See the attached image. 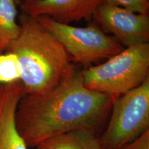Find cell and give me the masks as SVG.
<instances>
[{
  "label": "cell",
  "instance_id": "1",
  "mask_svg": "<svg viewBox=\"0 0 149 149\" xmlns=\"http://www.w3.org/2000/svg\"><path fill=\"white\" fill-rule=\"evenodd\" d=\"M115 100L87 88L74 68L52 90L24 95L16 109L17 129L29 148L73 130L97 133L107 122Z\"/></svg>",
  "mask_w": 149,
  "mask_h": 149
},
{
  "label": "cell",
  "instance_id": "2",
  "mask_svg": "<svg viewBox=\"0 0 149 149\" xmlns=\"http://www.w3.org/2000/svg\"><path fill=\"white\" fill-rule=\"evenodd\" d=\"M19 26L6 52L17 56L25 94H43L57 86L74 66L62 44L36 18L22 13Z\"/></svg>",
  "mask_w": 149,
  "mask_h": 149
},
{
  "label": "cell",
  "instance_id": "3",
  "mask_svg": "<svg viewBox=\"0 0 149 149\" xmlns=\"http://www.w3.org/2000/svg\"><path fill=\"white\" fill-rule=\"evenodd\" d=\"M149 43L124 48L105 62L80 72L87 88L117 99L149 78Z\"/></svg>",
  "mask_w": 149,
  "mask_h": 149
},
{
  "label": "cell",
  "instance_id": "4",
  "mask_svg": "<svg viewBox=\"0 0 149 149\" xmlns=\"http://www.w3.org/2000/svg\"><path fill=\"white\" fill-rule=\"evenodd\" d=\"M100 141L103 149H122L149 130V78L115 99Z\"/></svg>",
  "mask_w": 149,
  "mask_h": 149
},
{
  "label": "cell",
  "instance_id": "5",
  "mask_svg": "<svg viewBox=\"0 0 149 149\" xmlns=\"http://www.w3.org/2000/svg\"><path fill=\"white\" fill-rule=\"evenodd\" d=\"M35 18L62 44L72 61L85 67L108 59L124 48L95 24L75 27L46 16Z\"/></svg>",
  "mask_w": 149,
  "mask_h": 149
},
{
  "label": "cell",
  "instance_id": "6",
  "mask_svg": "<svg viewBox=\"0 0 149 149\" xmlns=\"http://www.w3.org/2000/svg\"><path fill=\"white\" fill-rule=\"evenodd\" d=\"M97 23L114 35L123 47L149 42L148 14H141L117 6L102 3L93 15Z\"/></svg>",
  "mask_w": 149,
  "mask_h": 149
},
{
  "label": "cell",
  "instance_id": "7",
  "mask_svg": "<svg viewBox=\"0 0 149 149\" xmlns=\"http://www.w3.org/2000/svg\"><path fill=\"white\" fill-rule=\"evenodd\" d=\"M102 3V0H24L21 8L28 15L46 16L68 24L90 19Z\"/></svg>",
  "mask_w": 149,
  "mask_h": 149
},
{
  "label": "cell",
  "instance_id": "8",
  "mask_svg": "<svg viewBox=\"0 0 149 149\" xmlns=\"http://www.w3.org/2000/svg\"><path fill=\"white\" fill-rule=\"evenodd\" d=\"M25 94L20 81L0 84V149H28L17 129V107Z\"/></svg>",
  "mask_w": 149,
  "mask_h": 149
},
{
  "label": "cell",
  "instance_id": "9",
  "mask_svg": "<svg viewBox=\"0 0 149 149\" xmlns=\"http://www.w3.org/2000/svg\"><path fill=\"white\" fill-rule=\"evenodd\" d=\"M37 149H103L94 132L78 130L55 136L41 142Z\"/></svg>",
  "mask_w": 149,
  "mask_h": 149
},
{
  "label": "cell",
  "instance_id": "10",
  "mask_svg": "<svg viewBox=\"0 0 149 149\" xmlns=\"http://www.w3.org/2000/svg\"><path fill=\"white\" fill-rule=\"evenodd\" d=\"M15 0H0V54L6 52L19 33Z\"/></svg>",
  "mask_w": 149,
  "mask_h": 149
},
{
  "label": "cell",
  "instance_id": "11",
  "mask_svg": "<svg viewBox=\"0 0 149 149\" xmlns=\"http://www.w3.org/2000/svg\"><path fill=\"white\" fill-rule=\"evenodd\" d=\"M20 79L21 70L17 56L10 52L0 54V84H6Z\"/></svg>",
  "mask_w": 149,
  "mask_h": 149
},
{
  "label": "cell",
  "instance_id": "12",
  "mask_svg": "<svg viewBox=\"0 0 149 149\" xmlns=\"http://www.w3.org/2000/svg\"><path fill=\"white\" fill-rule=\"evenodd\" d=\"M103 3L122 7L141 14H148V0H102Z\"/></svg>",
  "mask_w": 149,
  "mask_h": 149
},
{
  "label": "cell",
  "instance_id": "13",
  "mask_svg": "<svg viewBox=\"0 0 149 149\" xmlns=\"http://www.w3.org/2000/svg\"><path fill=\"white\" fill-rule=\"evenodd\" d=\"M122 149H149V130Z\"/></svg>",
  "mask_w": 149,
  "mask_h": 149
},
{
  "label": "cell",
  "instance_id": "14",
  "mask_svg": "<svg viewBox=\"0 0 149 149\" xmlns=\"http://www.w3.org/2000/svg\"><path fill=\"white\" fill-rule=\"evenodd\" d=\"M19 1H24V0H19Z\"/></svg>",
  "mask_w": 149,
  "mask_h": 149
}]
</instances>
